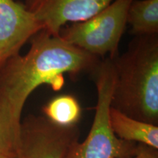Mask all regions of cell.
I'll list each match as a JSON object with an SVG mask.
<instances>
[{
	"instance_id": "2",
	"label": "cell",
	"mask_w": 158,
	"mask_h": 158,
	"mask_svg": "<svg viewBox=\"0 0 158 158\" xmlns=\"http://www.w3.org/2000/svg\"><path fill=\"white\" fill-rule=\"evenodd\" d=\"M115 73L110 107L158 126V34L136 36L111 59Z\"/></svg>"
},
{
	"instance_id": "13",
	"label": "cell",
	"mask_w": 158,
	"mask_h": 158,
	"mask_svg": "<svg viewBox=\"0 0 158 158\" xmlns=\"http://www.w3.org/2000/svg\"><path fill=\"white\" fill-rule=\"evenodd\" d=\"M0 158H17L15 152H0Z\"/></svg>"
},
{
	"instance_id": "11",
	"label": "cell",
	"mask_w": 158,
	"mask_h": 158,
	"mask_svg": "<svg viewBox=\"0 0 158 158\" xmlns=\"http://www.w3.org/2000/svg\"><path fill=\"white\" fill-rule=\"evenodd\" d=\"M43 116L57 125H77L81 116V107L78 100L70 94H62L51 100L43 106Z\"/></svg>"
},
{
	"instance_id": "10",
	"label": "cell",
	"mask_w": 158,
	"mask_h": 158,
	"mask_svg": "<svg viewBox=\"0 0 158 158\" xmlns=\"http://www.w3.org/2000/svg\"><path fill=\"white\" fill-rule=\"evenodd\" d=\"M127 23L136 36L158 34V0H133L127 12Z\"/></svg>"
},
{
	"instance_id": "8",
	"label": "cell",
	"mask_w": 158,
	"mask_h": 158,
	"mask_svg": "<svg viewBox=\"0 0 158 158\" xmlns=\"http://www.w3.org/2000/svg\"><path fill=\"white\" fill-rule=\"evenodd\" d=\"M109 118L111 129L118 138L158 149V126L135 119L111 107Z\"/></svg>"
},
{
	"instance_id": "12",
	"label": "cell",
	"mask_w": 158,
	"mask_h": 158,
	"mask_svg": "<svg viewBox=\"0 0 158 158\" xmlns=\"http://www.w3.org/2000/svg\"><path fill=\"white\" fill-rule=\"evenodd\" d=\"M129 158H158V149L138 143L136 154Z\"/></svg>"
},
{
	"instance_id": "7",
	"label": "cell",
	"mask_w": 158,
	"mask_h": 158,
	"mask_svg": "<svg viewBox=\"0 0 158 158\" xmlns=\"http://www.w3.org/2000/svg\"><path fill=\"white\" fill-rule=\"evenodd\" d=\"M41 30V25L24 5L0 0V67L19 54L25 43Z\"/></svg>"
},
{
	"instance_id": "5",
	"label": "cell",
	"mask_w": 158,
	"mask_h": 158,
	"mask_svg": "<svg viewBox=\"0 0 158 158\" xmlns=\"http://www.w3.org/2000/svg\"><path fill=\"white\" fill-rule=\"evenodd\" d=\"M79 138L78 125H57L44 116L30 114L21 121L17 158H64Z\"/></svg>"
},
{
	"instance_id": "6",
	"label": "cell",
	"mask_w": 158,
	"mask_h": 158,
	"mask_svg": "<svg viewBox=\"0 0 158 158\" xmlns=\"http://www.w3.org/2000/svg\"><path fill=\"white\" fill-rule=\"evenodd\" d=\"M112 0H26L24 6L44 30L59 36L69 22L84 21L108 7Z\"/></svg>"
},
{
	"instance_id": "4",
	"label": "cell",
	"mask_w": 158,
	"mask_h": 158,
	"mask_svg": "<svg viewBox=\"0 0 158 158\" xmlns=\"http://www.w3.org/2000/svg\"><path fill=\"white\" fill-rule=\"evenodd\" d=\"M133 0H114L108 7L81 22L63 28L59 36L69 44L97 57L118 55V44L127 24V12Z\"/></svg>"
},
{
	"instance_id": "9",
	"label": "cell",
	"mask_w": 158,
	"mask_h": 158,
	"mask_svg": "<svg viewBox=\"0 0 158 158\" xmlns=\"http://www.w3.org/2000/svg\"><path fill=\"white\" fill-rule=\"evenodd\" d=\"M21 114L0 84V152H15L19 141Z\"/></svg>"
},
{
	"instance_id": "3",
	"label": "cell",
	"mask_w": 158,
	"mask_h": 158,
	"mask_svg": "<svg viewBox=\"0 0 158 158\" xmlns=\"http://www.w3.org/2000/svg\"><path fill=\"white\" fill-rule=\"evenodd\" d=\"M92 74L98 93L95 114L87 137L71 146L64 158H129L137 152L138 143L120 139L114 133L109 113L115 81L113 62L110 58L100 61Z\"/></svg>"
},
{
	"instance_id": "1",
	"label": "cell",
	"mask_w": 158,
	"mask_h": 158,
	"mask_svg": "<svg viewBox=\"0 0 158 158\" xmlns=\"http://www.w3.org/2000/svg\"><path fill=\"white\" fill-rule=\"evenodd\" d=\"M100 62L99 57L69 44L59 35L41 30L31 39L27 54L12 57L0 67V84L23 110L29 95L40 86L50 84L59 89L64 83L63 74L93 73Z\"/></svg>"
}]
</instances>
